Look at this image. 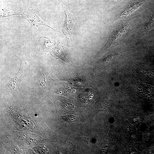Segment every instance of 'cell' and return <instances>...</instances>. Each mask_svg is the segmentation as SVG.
<instances>
[{"mask_svg": "<svg viewBox=\"0 0 154 154\" xmlns=\"http://www.w3.org/2000/svg\"><path fill=\"white\" fill-rule=\"evenodd\" d=\"M62 7L66 16L65 23L62 29V31L66 37L68 46L72 47L73 45L71 36L74 21L72 15L68 11L67 6L63 4Z\"/></svg>", "mask_w": 154, "mask_h": 154, "instance_id": "cell-1", "label": "cell"}, {"mask_svg": "<svg viewBox=\"0 0 154 154\" xmlns=\"http://www.w3.org/2000/svg\"><path fill=\"white\" fill-rule=\"evenodd\" d=\"M22 13V17L26 19L34 27L37 28L40 25H43L52 29L54 32H60L50 27L43 21L38 16L35 9L25 7Z\"/></svg>", "mask_w": 154, "mask_h": 154, "instance_id": "cell-2", "label": "cell"}, {"mask_svg": "<svg viewBox=\"0 0 154 154\" xmlns=\"http://www.w3.org/2000/svg\"><path fill=\"white\" fill-rule=\"evenodd\" d=\"M64 46L62 42H60L53 45L49 50L50 54L56 59H60L65 62L71 64L66 57L64 52Z\"/></svg>", "mask_w": 154, "mask_h": 154, "instance_id": "cell-3", "label": "cell"}, {"mask_svg": "<svg viewBox=\"0 0 154 154\" xmlns=\"http://www.w3.org/2000/svg\"><path fill=\"white\" fill-rule=\"evenodd\" d=\"M22 66L21 62L18 72L9 83V88L11 91L17 92L20 90V85L23 73V69Z\"/></svg>", "mask_w": 154, "mask_h": 154, "instance_id": "cell-4", "label": "cell"}, {"mask_svg": "<svg viewBox=\"0 0 154 154\" xmlns=\"http://www.w3.org/2000/svg\"><path fill=\"white\" fill-rule=\"evenodd\" d=\"M52 80L49 74L48 70H46L39 75L37 83L42 89H44L51 84Z\"/></svg>", "mask_w": 154, "mask_h": 154, "instance_id": "cell-5", "label": "cell"}, {"mask_svg": "<svg viewBox=\"0 0 154 154\" xmlns=\"http://www.w3.org/2000/svg\"><path fill=\"white\" fill-rule=\"evenodd\" d=\"M39 42L40 45V49L44 50V52H47L48 50L49 49H50L52 47H51L50 46H53L50 45V44L53 42L48 38L41 37L39 39Z\"/></svg>", "mask_w": 154, "mask_h": 154, "instance_id": "cell-6", "label": "cell"}, {"mask_svg": "<svg viewBox=\"0 0 154 154\" xmlns=\"http://www.w3.org/2000/svg\"><path fill=\"white\" fill-rule=\"evenodd\" d=\"M23 15L22 13L21 12L13 11L5 9L1 5L0 6V18L8 17L13 15Z\"/></svg>", "mask_w": 154, "mask_h": 154, "instance_id": "cell-7", "label": "cell"}, {"mask_svg": "<svg viewBox=\"0 0 154 154\" xmlns=\"http://www.w3.org/2000/svg\"><path fill=\"white\" fill-rule=\"evenodd\" d=\"M142 2L137 3L133 5L132 7L129 8L125 10L120 14V16H127L131 14L132 12L137 9L142 5Z\"/></svg>", "mask_w": 154, "mask_h": 154, "instance_id": "cell-8", "label": "cell"}, {"mask_svg": "<svg viewBox=\"0 0 154 154\" xmlns=\"http://www.w3.org/2000/svg\"><path fill=\"white\" fill-rule=\"evenodd\" d=\"M78 118L73 115H67L64 116L63 119L65 121L69 123H74L78 120Z\"/></svg>", "mask_w": 154, "mask_h": 154, "instance_id": "cell-9", "label": "cell"}, {"mask_svg": "<svg viewBox=\"0 0 154 154\" xmlns=\"http://www.w3.org/2000/svg\"><path fill=\"white\" fill-rule=\"evenodd\" d=\"M137 119H138L139 120L140 119L139 117H137Z\"/></svg>", "mask_w": 154, "mask_h": 154, "instance_id": "cell-10", "label": "cell"}, {"mask_svg": "<svg viewBox=\"0 0 154 154\" xmlns=\"http://www.w3.org/2000/svg\"><path fill=\"white\" fill-rule=\"evenodd\" d=\"M149 153H151V151H149Z\"/></svg>", "mask_w": 154, "mask_h": 154, "instance_id": "cell-11", "label": "cell"}, {"mask_svg": "<svg viewBox=\"0 0 154 154\" xmlns=\"http://www.w3.org/2000/svg\"><path fill=\"white\" fill-rule=\"evenodd\" d=\"M135 119V121H137V120L138 119H137H137L136 118V119Z\"/></svg>", "mask_w": 154, "mask_h": 154, "instance_id": "cell-12", "label": "cell"}, {"mask_svg": "<svg viewBox=\"0 0 154 154\" xmlns=\"http://www.w3.org/2000/svg\"><path fill=\"white\" fill-rule=\"evenodd\" d=\"M131 137L133 138V135H131Z\"/></svg>", "mask_w": 154, "mask_h": 154, "instance_id": "cell-13", "label": "cell"}, {"mask_svg": "<svg viewBox=\"0 0 154 154\" xmlns=\"http://www.w3.org/2000/svg\"><path fill=\"white\" fill-rule=\"evenodd\" d=\"M133 121H135V119H133Z\"/></svg>", "mask_w": 154, "mask_h": 154, "instance_id": "cell-14", "label": "cell"}, {"mask_svg": "<svg viewBox=\"0 0 154 154\" xmlns=\"http://www.w3.org/2000/svg\"><path fill=\"white\" fill-rule=\"evenodd\" d=\"M127 130L128 131L129 130V128H127Z\"/></svg>", "mask_w": 154, "mask_h": 154, "instance_id": "cell-15", "label": "cell"}, {"mask_svg": "<svg viewBox=\"0 0 154 154\" xmlns=\"http://www.w3.org/2000/svg\"><path fill=\"white\" fill-rule=\"evenodd\" d=\"M133 138H134L135 137V136L134 135H133Z\"/></svg>", "mask_w": 154, "mask_h": 154, "instance_id": "cell-16", "label": "cell"}, {"mask_svg": "<svg viewBox=\"0 0 154 154\" xmlns=\"http://www.w3.org/2000/svg\"><path fill=\"white\" fill-rule=\"evenodd\" d=\"M148 135H149V136L150 135V134H148Z\"/></svg>", "mask_w": 154, "mask_h": 154, "instance_id": "cell-17", "label": "cell"}, {"mask_svg": "<svg viewBox=\"0 0 154 154\" xmlns=\"http://www.w3.org/2000/svg\"><path fill=\"white\" fill-rule=\"evenodd\" d=\"M133 144H134V142H133Z\"/></svg>", "mask_w": 154, "mask_h": 154, "instance_id": "cell-18", "label": "cell"}, {"mask_svg": "<svg viewBox=\"0 0 154 154\" xmlns=\"http://www.w3.org/2000/svg\"><path fill=\"white\" fill-rule=\"evenodd\" d=\"M104 150V149H102V150H103V151Z\"/></svg>", "mask_w": 154, "mask_h": 154, "instance_id": "cell-19", "label": "cell"}, {"mask_svg": "<svg viewBox=\"0 0 154 154\" xmlns=\"http://www.w3.org/2000/svg\"><path fill=\"white\" fill-rule=\"evenodd\" d=\"M103 152H104V151H103Z\"/></svg>", "mask_w": 154, "mask_h": 154, "instance_id": "cell-20", "label": "cell"}]
</instances>
